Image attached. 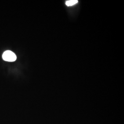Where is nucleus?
<instances>
[{
    "instance_id": "obj_2",
    "label": "nucleus",
    "mask_w": 124,
    "mask_h": 124,
    "mask_svg": "<svg viewBox=\"0 0 124 124\" xmlns=\"http://www.w3.org/2000/svg\"><path fill=\"white\" fill-rule=\"evenodd\" d=\"M78 1L77 0H67L66 2V5L67 6H72L74 5H75L77 3Z\"/></svg>"
},
{
    "instance_id": "obj_1",
    "label": "nucleus",
    "mask_w": 124,
    "mask_h": 124,
    "mask_svg": "<svg viewBox=\"0 0 124 124\" xmlns=\"http://www.w3.org/2000/svg\"><path fill=\"white\" fill-rule=\"evenodd\" d=\"M2 58L6 61L14 62L16 60L17 57L12 51H6L2 55Z\"/></svg>"
}]
</instances>
